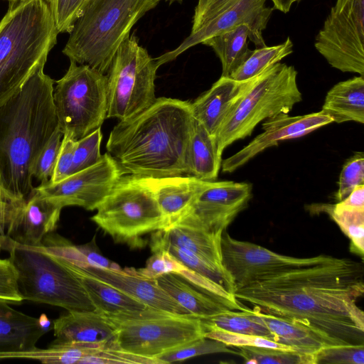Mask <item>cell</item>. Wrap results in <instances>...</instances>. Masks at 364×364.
<instances>
[{"instance_id": "cell-1", "label": "cell", "mask_w": 364, "mask_h": 364, "mask_svg": "<svg viewBox=\"0 0 364 364\" xmlns=\"http://www.w3.org/2000/svg\"><path fill=\"white\" fill-rule=\"evenodd\" d=\"M362 263L331 256L237 289V301L264 314L297 321L343 345L364 344Z\"/></svg>"}, {"instance_id": "cell-2", "label": "cell", "mask_w": 364, "mask_h": 364, "mask_svg": "<svg viewBox=\"0 0 364 364\" xmlns=\"http://www.w3.org/2000/svg\"><path fill=\"white\" fill-rule=\"evenodd\" d=\"M195 124L189 101L156 98L150 107L114 127L107 153L125 173L154 178L186 174Z\"/></svg>"}, {"instance_id": "cell-3", "label": "cell", "mask_w": 364, "mask_h": 364, "mask_svg": "<svg viewBox=\"0 0 364 364\" xmlns=\"http://www.w3.org/2000/svg\"><path fill=\"white\" fill-rule=\"evenodd\" d=\"M53 84L41 67L0 106V186L14 199L33 191L34 164L58 128Z\"/></svg>"}, {"instance_id": "cell-4", "label": "cell", "mask_w": 364, "mask_h": 364, "mask_svg": "<svg viewBox=\"0 0 364 364\" xmlns=\"http://www.w3.org/2000/svg\"><path fill=\"white\" fill-rule=\"evenodd\" d=\"M58 33L47 0L9 2L0 21V106L44 67Z\"/></svg>"}, {"instance_id": "cell-5", "label": "cell", "mask_w": 364, "mask_h": 364, "mask_svg": "<svg viewBox=\"0 0 364 364\" xmlns=\"http://www.w3.org/2000/svg\"><path fill=\"white\" fill-rule=\"evenodd\" d=\"M156 0H90L76 21L63 53L70 60L105 74L136 21Z\"/></svg>"}, {"instance_id": "cell-6", "label": "cell", "mask_w": 364, "mask_h": 364, "mask_svg": "<svg viewBox=\"0 0 364 364\" xmlns=\"http://www.w3.org/2000/svg\"><path fill=\"white\" fill-rule=\"evenodd\" d=\"M302 100L297 71L292 65L277 63L255 76L248 90L226 117L215 139L218 151L250 136L256 126L280 114H289Z\"/></svg>"}, {"instance_id": "cell-7", "label": "cell", "mask_w": 364, "mask_h": 364, "mask_svg": "<svg viewBox=\"0 0 364 364\" xmlns=\"http://www.w3.org/2000/svg\"><path fill=\"white\" fill-rule=\"evenodd\" d=\"M6 251L17 271L18 289L24 301L67 311H95L80 277L41 246H26L10 238Z\"/></svg>"}, {"instance_id": "cell-8", "label": "cell", "mask_w": 364, "mask_h": 364, "mask_svg": "<svg viewBox=\"0 0 364 364\" xmlns=\"http://www.w3.org/2000/svg\"><path fill=\"white\" fill-rule=\"evenodd\" d=\"M91 220L115 243L141 249L143 237L164 229L166 222L152 191L134 175H123Z\"/></svg>"}, {"instance_id": "cell-9", "label": "cell", "mask_w": 364, "mask_h": 364, "mask_svg": "<svg viewBox=\"0 0 364 364\" xmlns=\"http://www.w3.org/2000/svg\"><path fill=\"white\" fill-rule=\"evenodd\" d=\"M117 332V346L133 354L156 358L164 353L205 337L199 317L147 307L102 313Z\"/></svg>"}, {"instance_id": "cell-10", "label": "cell", "mask_w": 364, "mask_h": 364, "mask_svg": "<svg viewBox=\"0 0 364 364\" xmlns=\"http://www.w3.org/2000/svg\"><path fill=\"white\" fill-rule=\"evenodd\" d=\"M53 98L59 129L77 141L101 127L107 118V77L70 60L66 73L56 81Z\"/></svg>"}, {"instance_id": "cell-11", "label": "cell", "mask_w": 364, "mask_h": 364, "mask_svg": "<svg viewBox=\"0 0 364 364\" xmlns=\"http://www.w3.org/2000/svg\"><path fill=\"white\" fill-rule=\"evenodd\" d=\"M159 67L134 35L127 38L107 72V118L124 120L150 107L156 100L154 82Z\"/></svg>"}, {"instance_id": "cell-12", "label": "cell", "mask_w": 364, "mask_h": 364, "mask_svg": "<svg viewBox=\"0 0 364 364\" xmlns=\"http://www.w3.org/2000/svg\"><path fill=\"white\" fill-rule=\"evenodd\" d=\"M314 46L333 68L364 76V0H336Z\"/></svg>"}, {"instance_id": "cell-13", "label": "cell", "mask_w": 364, "mask_h": 364, "mask_svg": "<svg viewBox=\"0 0 364 364\" xmlns=\"http://www.w3.org/2000/svg\"><path fill=\"white\" fill-rule=\"evenodd\" d=\"M222 263L235 290L267 278L327 261L331 256L294 257L277 253L259 245L236 240L225 230L221 236Z\"/></svg>"}, {"instance_id": "cell-14", "label": "cell", "mask_w": 364, "mask_h": 364, "mask_svg": "<svg viewBox=\"0 0 364 364\" xmlns=\"http://www.w3.org/2000/svg\"><path fill=\"white\" fill-rule=\"evenodd\" d=\"M124 174L118 162L106 153L93 166L75 172L58 183L48 182L35 189L54 198L63 208L76 205L93 210Z\"/></svg>"}, {"instance_id": "cell-15", "label": "cell", "mask_w": 364, "mask_h": 364, "mask_svg": "<svg viewBox=\"0 0 364 364\" xmlns=\"http://www.w3.org/2000/svg\"><path fill=\"white\" fill-rule=\"evenodd\" d=\"M252 196V186L249 183L208 181L188 211L178 220L192 223L211 232L223 233L247 208Z\"/></svg>"}, {"instance_id": "cell-16", "label": "cell", "mask_w": 364, "mask_h": 364, "mask_svg": "<svg viewBox=\"0 0 364 364\" xmlns=\"http://www.w3.org/2000/svg\"><path fill=\"white\" fill-rule=\"evenodd\" d=\"M267 0H238L233 5L218 14L190 35L174 50L156 59L157 64L171 61L188 48L204 41L240 25L246 24L250 29V41L257 48L265 46L262 36L270 16L274 10L267 6Z\"/></svg>"}, {"instance_id": "cell-17", "label": "cell", "mask_w": 364, "mask_h": 364, "mask_svg": "<svg viewBox=\"0 0 364 364\" xmlns=\"http://www.w3.org/2000/svg\"><path fill=\"white\" fill-rule=\"evenodd\" d=\"M332 122V119L321 110L298 116L280 114L267 119L262 123L261 134L242 149L222 161V171L232 173L266 149L277 146L282 141L301 137Z\"/></svg>"}, {"instance_id": "cell-18", "label": "cell", "mask_w": 364, "mask_h": 364, "mask_svg": "<svg viewBox=\"0 0 364 364\" xmlns=\"http://www.w3.org/2000/svg\"><path fill=\"white\" fill-rule=\"evenodd\" d=\"M56 257L73 273L92 277L105 282L136 299L147 307L179 315H193L172 299L158 284L156 279L141 275L135 268L113 269L90 265L78 266Z\"/></svg>"}, {"instance_id": "cell-19", "label": "cell", "mask_w": 364, "mask_h": 364, "mask_svg": "<svg viewBox=\"0 0 364 364\" xmlns=\"http://www.w3.org/2000/svg\"><path fill=\"white\" fill-rule=\"evenodd\" d=\"M63 207L54 198L35 188L22 204L6 235L26 246H41L44 237L53 232Z\"/></svg>"}, {"instance_id": "cell-20", "label": "cell", "mask_w": 364, "mask_h": 364, "mask_svg": "<svg viewBox=\"0 0 364 364\" xmlns=\"http://www.w3.org/2000/svg\"><path fill=\"white\" fill-rule=\"evenodd\" d=\"M50 325L46 314L33 317L0 300V360L35 348Z\"/></svg>"}, {"instance_id": "cell-21", "label": "cell", "mask_w": 364, "mask_h": 364, "mask_svg": "<svg viewBox=\"0 0 364 364\" xmlns=\"http://www.w3.org/2000/svg\"><path fill=\"white\" fill-rule=\"evenodd\" d=\"M255 77L240 81L220 76L208 90L191 102L194 119L215 137L220 126L248 90Z\"/></svg>"}, {"instance_id": "cell-22", "label": "cell", "mask_w": 364, "mask_h": 364, "mask_svg": "<svg viewBox=\"0 0 364 364\" xmlns=\"http://www.w3.org/2000/svg\"><path fill=\"white\" fill-rule=\"evenodd\" d=\"M52 344L88 343L119 348L117 332L106 316L97 311H68L53 321Z\"/></svg>"}, {"instance_id": "cell-23", "label": "cell", "mask_w": 364, "mask_h": 364, "mask_svg": "<svg viewBox=\"0 0 364 364\" xmlns=\"http://www.w3.org/2000/svg\"><path fill=\"white\" fill-rule=\"evenodd\" d=\"M135 176L154 193L165 219L166 228L188 211L208 181L192 176L160 178Z\"/></svg>"}, {"instance_id": "cell-24", "label": "cell", "mask_w": 364, "mask_h": 364, "mask_svg": "<svg viewBox=\"0 0 364 364\" xmlns=\"http://www.w3.org/2000/svg\"><path fill=\"white\" fill-rule=\"evenodd\" d=\"M222 234L211 232L196 224L178 220L164 229L152 232L150 242L169 244L188 250L225 270L222 263Z\"/></svg>"}, {"instance_id": "cell-25", "label": "cell", "mask_w": 364, "mask_h": 364, "mask_svg": "<svg viewBox=\"0 0 364 364\" xmlns=\"http://www.w3.org/2000/svg\"><path fill=\"white\" fill-rule=\"evenodd\" d=\"M274 336V341L301 353H316L331 346H343L331 338L297 321L267 314L252 309Z\"/></svg>"}, {"instance_id": "cell-26", "label": "cell", "mask_w": 364, "mask_h": 364, "mask_svg": "<svg viewBox=\"0 0 364 364\" xmlns=\"http://www.w3.org/2000/svg\"><path fill=\"white\" fill-rule=\"evenodd\" d=\"M321 111L338 124L364 123V77L355 76L334 85L327 92Z\"/></svg>"}, {"instance_id": "cell-27", "label": "cell", "mask_w": 364, "mask_h": 364, "mask_svg": "<svg viewBox=\"0 0 364 364\" xmlns=\"http://www.w3.org/2000/svg\"><path fill=\"white\" fill-rule=\"evenodd\" d=\"M222 161L215 137L196 120L188 147L186 174L203 181H215Z\"/></svg>"}, {"instance_id": "cell-28", "label": "cell", "mask_w": 364, "mask_h": 364, "mask_svg": "<svg viewBox=\"0 0 364 364\" xmlns=\"http://www.w3.org/2000/svg\"><path fill=\"white\" fill-rule=\"evenodd\" d=\"M156 280L172 299L193 316L205 318L230 309L203 292L196 290L178 274L168 273Z\"/></svg>"}, {"instance_id": "cell-29", "label": "cell", "mask_w": 364, "mask_h": 364, "mask_svg": "<svg viewBox=\"0 0 364 364\" xmlns=\"http://www.w3.org/2000/svg\"><path fill=\"white\" fill-rule=\"evenodd\" d=\"M250 35L248 26L240 24L202 43L210 47L220 59L221 76L230 77L249 57L252 52L248 48Z\"/></svg>"}, {"instance_id": "cell-30", "label": "cell", "mask_w": 364, "mask_h": 364, "mask_svg": "<svg viewBox=\"0 0 364 364\" xmlns=\"http://www.w3.org/2000/svg\"><path fill=\"white\" fill-rule=\"evenodd\" d=\"M90 297L95 311L112 314L144 310L147 306L136 299L94 277L76 274Z\"/></svg>"}, {"instance_id": "cell-31", "label": "cell", "mask_w": 364, "mask_h": 364, "mask_svg": "<svg viewBox=\"0 0 364 364\" xmlns=\"http://www.w3.org/2000/svg\"><path fill=\"white\" fill-rule=\"evenodd\" d=\"M205 332L211 329L257 336L274 341V336L252 309L245 311L227 309L220 314L200 318Z\"/></svg>"}, {"instance_id": "cell-32", "label": "cell", "mask_w": 364, "mask_h": 364, "mask_svg": "<svg viewBox=\"0 0 364 364\" xmlns=\"http://www.w3.org/2000/svg\"><path fill=\"white\" fill-rule=\"evenodd\" d=\"M149 245L152 252L160 250H166L188 269L219 284L234 294L235 287L233 281L225 270L219 269L193 253L174 245L151 242Z\"/></svg>"}, {"instance_id": "cell-33", "label": "cell", "mask_w": 364, "mask_h": 364, "mask_svg": "<svg viewBox=\"0 0 364 364\" xmlns=\"http://www.w3.org/2000/svg\"><path fill=\"white\" fill-rule=\"evenodd\" d=\"M293 43L289 37L283 43L257 48L252 50L249 57L230 76L235 80L252 78L267 68L279 63L293 52Z\"/></svg>"}, {"instance_id": "cell-34", "label": "cell", "mask_w": 364, "mask_h": 364, "mask_svg": "<svg viewBox=\"0 0 364 364\" xmlns=\"http://www.w3.org/2000/svg\"><path fill=\"white\" fill-rule=\"evenodd\" d=\"M237 355L246 363L257 364H315V353H301L264 347H237Z\"/></svg>"}, {"instance_id": "cell-35", "label": "cell", "mask_w": 364, "mask_h": 364, "mask_svg": "<svg viewBox=\"0 0 364 364\" xmlns=\"http://www.w3.org/2000/svg\"><path fill=\"white\" fill-rule=\"evenodd\" d=\"M331 218L350 240V250L361 258L364 255V210H338L324 206Z\"/></svg>"}, {"instance_id": "cell-36", "label": "cell", "mask_w": 364, "mask_h": 364, "mask_svg": "<svg viewBox=\"0 0 364 364\" xmlns=\"http://www.w3.org/2000/svg\"><path fill=\"white\" fill-rule=\"evenodd\" d=\"M228 347L221 341L203 337L164 353L156 358L161 361L162 364H166L206 354L225 353L237 355V351L232 350Z\"/></svg>"}, {"instance_id": "cell-37", "label": "cell", "mask_w": 364, "mask_h": 364, "mask_svg": "<svg viewBox=\"0 0 364 364\" xmlns=\"http://www.w3.org/2000/svg\"><path fill=\"white\" fill-rule=\"evenodd\" d=\"M102 139L101 127L76 141L72 173L93 166L102 155L100 145Z\"/></svg>"}, {"instance_id": "cell-38", "label": "cell", "mask_w": 364, "mask_h": 364, "mask_svg": "<svg viewBox=\"0 0 364 364\" xmlns=\"http://www.w3.org/2000/svg\"><path fill=\"white\" fill-rule=\"evenodd\" d=\"M315 364H364V344L325 347L315 353Z\"/></svg>"}, {"instance_id": "cell-39", "label": "cell", "mask_w": 364, "mask_h": 364, "mask_svg": "<svg viewBox=\"0 0 364 364\" xmlns=\"http://www.w3.org/2000/svg\"><path fill=\"white\" fill-rule=\"evenodd\" d=\"M364 185V153L356 152L344 164L336 194L338 202L347 197L357 186Z\"/></svg>"}, {"instance_id": "cell-40", "label": "cell", "mask_w": 364, "mask_h": 364, "mask_svg": "<svg viewBox=\"0 0 364 364\" xmlns=\"http://www.w3.org/2000/svg\"><path fill=\"white\" fill-rule=\"evenodd\" d=\"M162 364L157 358L141 356L119 348H100L82 358L80 364Z\"/></svg>"}, {"instance_id": "cell-41", "label": "cell", "mask_w": 364, "mask_h": 364, "mask_svg": "<svg viewBox=\"0 0 364 364\" xmlns=\"http://www.w3.org/2000/svg\"><path fill=\"white\" fill-rule=\"evenodd\" d=\"M63 136V133L58 127L41 151L34 164L33 176L41 181L40 185L47 183L53 174Z\"/></svg>"}, {"instance_id": "cell-42", "label": "cell", "mask_w": 364, "mask_h": 364, "mask_svg": "<svg viewBox=\"0 0 364 364\" xmlns=\"http://www.w3.org/2000/svg\"><path fill=\"white\" fill-rule=\"evenodd\" d=\"M205 337L221 341L228 346L264 347L294 350L289 346L277 343L264 337L232 333L222 330L211 329L206 331L205 332Z\"/></svg>"}, {"instance_id": "cell-43", "label": "cell", "mask_w": 364, "mask_h": 364, "mask_svg": "<svg viewBox=\"0 0 364 364\" xmlns=\"http://www.w3.org/2000/svg\"><path fill=\"white\" fill-rule=\"evenodd\" d=\"M55 24L58 33H70L85 7V0H51Z\"/></svg>"}, {"instance_id": "cell-44", "label": "cell", "mask_w": 364, "mask_h": 364, "mask_svg": "<svg viewBox=\"0 0 364 364\" xmlns=\"http://www.w3.org/2000/svg\"><path fill=\"white\" fill-rule=\"evenodd\" d=\"M153 255L146 260L144 268L136 269L142 276L151 279L173 273L177 274L184 266L166 250H160L152 252Z\"/></svg>"}, {"instance_id": "cell-45", "label": "cell", "mask_w": 364, "mask_h": 364, "mask_svg": "<svg viewBox=\"0 0 364 364\" xmlns=\"http://www.w3.org/2000/svg\"><path fill=\"white\" fill-rule=\"evenodd\" d=\"M0 300L10 304L24 301L18 289L17 271L9 257L0 261Z\"/></svg>"}, {"instance_id": "cell-46", "label": "cell", "mask_w": 364, "mask_h": 364, "mask_svg": "<svg viewBox=\"0 0 364 364\" xmlns=\"http://www.w3.org/2000/svg\"><path fill=\"white\" fill-rule=\"evenodd\" d=\"M76 141L68 134H63L53 174L48 181L58 183L72 173Z\"/></svg>"}, {"instance_id": "cell-47", "label": "cell", "mask_w": 364, "mask_h": 364, "mask_svg": "<svg viewBox=\"0 0 364 364\" xmlns=\"http://www.w3.org/2000/svg\"><path fill=\"white\" fill-rule=\"evenodd\" d=\"M238 0H198L193 18L191 32L223 12Z\"/></svg>"}, {"instance_id": "cell-48", "label": "cell", "mask_w": 364, "mask_h": 364, "mask_svg": "<svg viewBox=\"0 0 364 364\" xmlns=\"http://www.w3.org/2000/svg\"><path fill=\"white\" fill-rule=\"evenodd\" d=\"M25 200L11 198L0 186V234L6 235Z\"/></svg>"}, {"instance_id": "cell-49", "label": "cell", "mask_w": 364, "mask_h": 364, "mask_svg": "<svg viewBox=\"0 0 364 364\" xmlns=\"http://www.w3.org/2000/svg\"><path fill=\"white\" fill-rule=\"evenodd\" d=\"M76 247L83 259V262L78 266L90 265L100 268L121 269L117 264L109 260L101 254L96 245L95 238L84 245H76Z\"/></svg>"}, {"instance_id": "cell-50", "label": "cell", "mask_w": 364, "mask_h": 364, "mask_svg": "<svg viewBox=\"0 0 364 364\" xmlns=\"http://www.w3.org/2000/svg\"><path fill=\"white\" fill-rule=\"evenodd\" d=\"M332 206L338 210H364V185L355 187L347 197Z\"/></svg>"}, {"instance_id": "cell-51", "label": "cell", "mask_w": 364, "mask_h": 364, "mask_svg": "<svg viewBox=\"0 0 364 364\" xmlns=\"http://www.w3.org/2000/svg\"><path fill=\"white\" fill-rule=\"evenodd\" d=\"M273 4L274 9L287 14L289 11L294 0H270Z\"/></svg>"}, {"instance_id": "cell-52", "label": "cell", "mask_w": 364, "mask_h": 364, "mask_svg": "<svg viewBox=\"0 0 364 364\" xmlns=\"http://www.w3.org/2000/svg\"><path fill=\"white\" fill-rule=\"evenodd\" d=\"M9 240V237H8L6 235L0 234V253L1 250H6ZM1 259H2L0 257V261Z\"/></svg>"}, {"instance_id": "cell-53", "label": "cell", "mask_w": 364, "mask_h": 364, "mask_svg": "<svg viewBox=\"0 0 364 364\" xmlns=\"http://www.w3.org/2000/svg\"><path fill=\"white\" fill-rule=\"evenodd\" d=\"M156 1H157L158 2H159L161 0H156ZM167 1H170V2H171H171H173V1H178V2H181V1H182V0H167Z\"/></svg>"}, {"instance_id": "cell-54", "label": "cell", "mask_w": 364, "mask_h": 364, "mask_svg": "<svg viewBox=\"0 0 364 364\" xmlns=\"http://www.w3.org/2000/svg\"><path fill=\"white\" fill-rule=\"evenodd\" d=\"M90 0H85V6L86 5L88 4V2L90 1Z\"/></svg>"}, {"instance_id": "cell-55", "label": "cell", "mask_w": 364, "mask_h": 364, "mask_svg": "<svg viewBox=\"0 0 364 364\" xmlns=\"http://www.w3.org/2000/svg\"><path fill=\"white\" fill-rule=\"evenodd\" d=\"M9 1V2H11V1H18V0H7Z\"/></svg>"}, {"instance_id": "cell-56", "label": "cell", "mask_w": 364, "mask_h": 364, "mask_svg": "<svg viewBox=\"0 0 364 364\" xmlns=\"http://www.w3.org/2000/svg\"><path fill=\"white\" fill-rule=\"evenodd\" d=\"M47 1H48L50 3H50H51V0H47Z\"/></svg>"}, {"instance_id": "cell-57", "label": "cell", "mask_w": 364, "mask_h": 364, "mask_svg": "<svg viewBox=\"0 0 364 364\" xmlns=\"http://www.w3.org/2000/svg\"><path fill=\"white\" fill-rule=\"evenodd\" d=\"M301 1V0H294V2H296V1Z\"/></svg>"}]
</instances>
